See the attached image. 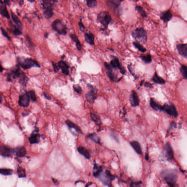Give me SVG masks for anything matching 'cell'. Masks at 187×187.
<instances>
[{"mask_svg":"<svg viewBox=\"0 0 187 187\" xmlns=\"http://www.w3.org/2000/svg\"><path fill=\"white\" fill-rule=\"evenodd\" d=\"M161 176L169 187H176L178 173L176 170H166L161 173Z\"/></svg>","mask_w":187,"mask_h":187,"instance_id":"cell-1","label":"cell"},{"mask_svg":"<svg viewBox=\"0 0 187 187\" xmlns=\"http://www.w3.org/2000/svg\"><path fill=\"white\" fill-rule=\"evenodd\" d=\"M18 65L24 70L29 69L33 67L40 68L41 66L37 61L31 58H25L23 57L18 56L16 58Z\"/></svg>","mask_w":187,"mask_h":187,"instance_id":"cell-2","label":"cell"},{"mask_svg":"<svg viewBox=\"0 0 187 187\" xmlns=\"http://www.w3.org/2000/svg\"><path fill=\"white\" fill-rule=\"evenodd\" d=\"M132 36L136 41L145 44L147 41V33L144 28L140 27L132 31Z\"/></svg>","mask_w":187,"mask_h":187,"instance_id":"cell-3","label":"cell"},{"mask_svg":"<svg viewBox=\"0 0 187 187\" xmlns=\"http://www.w3.org/2000/svg\"><path fill=\"white\" fill-rule=\"evenodd\" d=\"M97 20L98 23H101L104 26L101 29L102 31L107 30L108 29L109 24L112 21L111 16L108 12L102 11L98 13L97 16Z\"/></svg>","mask_w":187,"mask_h":187,"instance_id":"cell-4","label":"cell"},{"mask_svg":"<svg viewBox=\"0 0 187 187\" xmlns=\"http://www.w3.org/2000/svg\"><path fill=\"white\" fill-rule=\"evenodd\" d=\"M52 29L60 35H66L67 29L66 26L59 19H56L52 22Z\"/></svg>","mask_w":187,"mask_h":187,"instance_id":"cell-5","label":"cell"},{"mask_svg":"<svg viewBox=\"0 0 187 187\" xmlns=\"http://www.w3.org/2000/svg\"><path fill=\"white\" fill-rule=\"evenodd\" d=\"M22 72L18 64L9 70L7 75V80L10 82L12 81L13 79L19 78Z\"/></svg>","mask_w":187,"mask_h":187,"instance_id":"cell-6","label":"cell"},{"mask_svg":"<svg viewBox=\"0 0 187 187\" xmlns=\"http://www.w3.org/2000/svg\"><path fill=\"white\" fill-rule=\"evenodd\" d=\"M104 66L105 68L106 74L111 81L117 82L121 80L122 78H119L118 77L117 75L114 72L113 68L111 66L110 64H109L108 63L105 62L104 63Z\"/></svg>","mask_w":187,"mask_h":187,"instance_id":"cell-7","label":"cell"},{"mask_svg":"<svg viewBox=\"0 0 187 187\" xmlns=\"http://www.w3.org/2000/svg\"><path fill=\"white\" fill-rule=\"evenodd\" d=\"M102 173L98 176L101 181L105 185L109 187H112V181L114 179L115 176L112 175L108 170H106L104 173Z\"/></svg>","mask_w":187,"mask_h":187,"instance_id":"cell-8","label":"cell"},{"mask_svg":"<svg viewBox=\"0 0 187 187\" xmlns=\"http://www.w3.org/2000/svg\"><path fill=\"white\" fill-rule=\"evenodd\" d=\"M87 85L90 90L86 94L85 98L88 102L90 104H93L97 99L98 90L95 87L90 84H88Z\"/></svg>","mask_w":187,"mask_h":187,"instance_id":"cell-9","label":"cell"},{"mask_svg":"<svg viewBox=\"0 0 187 187\" xmlns=\"http://www.w3.org/2000/svg\"><path fill=\"white\" fill-rule=\"evenodd\" d=\"M113 58L111 61L110 65L113 69H118L121 74L124 75L126 73V70L122 65L118 58L115 56H112Z\"/></svg>","mask_w":187,"mask_h":187,"instance_id":"cell-10","label":"cell"},{"mask_svg":"<svg viewBox=\"0 0 187 187\" xmlns=\"http://www.w3.org/2000/svg\"><path fill=\"white\" fill-rule=\"evenodd\" d=\"M162 111L167 114L174 117H176L178 113L176 107L173 105L166 104L162 106Z\"/></svg>","mask_w":187,"mask_h":187,"instance_id":"cell-11","label":"cell"},{"mask_svg":"<svg viewBox=\"0 0 187 187\" xmlns=\"http://www.w3.org/2000/svg\"><path fill=\"white\" fill-rule=\"evenodd\" d=\"M130 102L131 105L133 107H137L139 105V99L138 94L134 90L132 91L130 95Z\"/></svg>","mask_w":187,"mask_h":187,"instance_id":"cell-12","label":"cell"},{"mask_svg":"<svg viewBox=\"0 0 187 187\" xmlns=\"http://www.w3.org/2000/svg\"><path fill=\"white\" fill-rule=\"evenodd\" d=\"M30 98L27 93L21 95L19 97L18 103L19 105L23 107H27L29 105Z\"/></svg>","mask_w":187,"mask_h":187,"instance_id":"cell-13","label":"cell"},{"mask_svg":"<svg viewBox=\"0 0 187 187\" xmlns=\"http://www.w3.org/2000/svg\"><path fill=\"white\" fill-rule=\"evenodd\" d=\"M173 14L170 10H166L162 12L160 15V18L161 20L164 21V23H167L171 20Z\"/></svg>","mask_w":187,"mask_h":187,"instance_id":"cell-14","label":"cell"},{"mask_svg":"<svg viewBox=\"0 0 187 187\" xmlns=\"http://www.w3.org/2000/svg\"><path fill=\"white\" fill-rule=\"evenodd\" d=\"M176 49L179 55L187 59V44H178Z\"/></svg>","mask_w":187,"mask_h":187,"instance_id":"cell-15","label":"cell"},{"mask_svg":"<svg viewBox=\"0 0 187 187\" xmlns=\"http://www.w3.org/2000/svg\"><path fill=\"white\" fill-rule=\"evenodd\" d=\"M0 153L1 156L4 157H10L13 154V149H10L7 146L2 145L1 146Z\"/></svg>","mask_w":187,"mask_h":187,"instance_id":"cell-16","label":"cell"},{"mask_svg":"<svg viewBox=\"0 0 187 187\" xmlns=\"http://www.w3.org/2000/svg\"><path fill=\"white\" fill-rule=\"evenodd\" d=\"M60 69L62 70L63 74L65 75H68L69 74V69L70 68L69 66L67 64V63L63 60L60 61L58 63Z\"/></svg>","mask_w":187,"mask_h":187,"instance_id":"cell-17","label":"cell"},{"mask_svg":"<svg viewBox=\"0 0 187 187\" xmlns=\"http://www.w3.org/2000/svg\"><path fill=\"white\" fill-rule=\"evenodd\" d=\"M0 13L1 16L6 18L7 19L10 18V16L7 10L5 3L2 1L1 2V7H0Z\"/></svg>","mask_w":187,"mask_h":187,"instance_id":"cell-18","label":"cell"},{"mask_svg":"<svg viewBox=\"0 0 187 187\" xmlns=\"http://www.w3.org/2000/svg\"><path fill=\"white\" fill-rule=\"evenodd\" d=\"M122 1H118V0L107 1V4L109 8L115 10L119 7L121 2Z\"/></svg>","mask_w":187,"mask_h":187,"instance_id":"cell-19","label":"cell"},{"mask_svg":"<svg viewBox=\"0 0 187 187\" xmlns=\"http://www.w3.org/2000/svg\"><path fill=\"white\" fill-rule=\"evenodd\" d=\"M85 41L91 46L95 45V36L92 33H86L85 34Z\"/></svg>","mask_w":187,"mask_h":187,"instance_id":"cell-20","label":"cell"},{"mask_svg":"<svg viewBox=\"0 0 187 187\" xmlns=\"http://www.w3.org/2000/svg\"><path fill=\"white\" fill-rule=\"evenodd\" d=\"M10 13H11V15L12 18V19L14 22V23H15L16 27L18 28H19L21 30H22V26H23V24L21 21L20 19L18 17V16L13 13L11 10H10Z\"/></svg>","mask_w":187,"mask_h":187,"instance_id":"cell-21","label":"cell"},{"mask_svg":"<svg viewBox=\"0 0 187 187\" xmlns=\"http://www.w3.org/2000/svg\"><path fill=\"white\" fill-rule=\"evenodd\" d=\"M165 149L167 158L170 160L173 159V156H174V154H173V149H172L171 145L169 143H166L165 146Z\"/></svg>","mask_w":187,"mask_h":187,"instance_id":"cell-22","label":"cell"},{"mask_svg":"<svg viewBox=\"0 0 187 187\" xmlns=\"http://www.w3.org/2000/svg\"><path fill=\"white\" fill-rule=\"evenodd\" d=\"M13 154H15L18 157L24 156L26 154V151L24 148L19 146L13 149Z\"/></svg>","mask_w":187,"mask_h":187,"instance_id":"cell-23","label":"cell"},{"mask_svg":"<svg viewBox=\"0 0 187 187\" xmlns=\"http://www.w3.org/2000/svg\"><path fill=\"white\" fill-rule=\"evenodd\" d=\"M90 117L92 120L95 123L96 125L100 126L102 124L101 119L100 116L96 113L93 112H91Z\"/></svg>","mask_w":187,"mask_h":187,"instance_id":"cell-24","label":"cell"},{"mask_svg":"<svg viewBox=\"0 0 187 187\" xmlns=\"http://www.w3.org/2000/svg\"><path fill=\"white\" fill-rule=\"evenodd\" d=\"M130 144L137 154L140 155L141 154L142 152L141 147L140 143L138 141H133L130 143Z\"/></svg>","mask_w":187,"mask_h":187,"instance_id":"cell-25","label":"cell"},{"mask_svg":"<svg viewBox=\"0 0 187 187\" xmlns=\"http://www.w3.org/2000/svg\"><path fill=\"white\" fill-rule=\"evenodd\" d=\"M78 151L79 153L87 159L90 158V154L87 149L83 146H79L78 148Z\"/></svg>","mask_w":187,"mask_h":187,"instance_id":"cell-26","label":"cell"},{"mask_svg":"<svg viewBox=\"0 0 187 187\" xmlns=\"http://www.w3.org/2000/svg\"><path fill=\"white\" fill-rule=\"evenodd\" d=\"M53 7H48L43 12V15L47 19L50 18L54 14Z\"/></svg>","mask_w":187,"mask_h":187,"instance_id":"cell-27","label":"cell"},{"mask_svg":"<svg viewBox=\"0 0 187 187\" xmlns=\"http://www.w3.org/2000/svg\"><path fill=\"white\" fill-rule=\"evenodd\" d=\"M103 171L102 167L95 164H94L93 169V175L95 177H98Z\"/></svg>","mask_w":187,"mask_h":187,"instance_id":"cell-28","label":"cell"},{"mask_svg":"<svg viewBox=\"0 0 187 187\" xmlns=\"http://www.w3.org/2000/svg\"><path fill=\"white\" fill-rule=\"evenodd\" d=\"M150 105L151 107L154 110L162 111V106L158 104L153 98L150 99Z\"/></svg>","mask_w":187,"mask_h":187,"instance_id":"cell-29","label":"cell"},{"mask_svg":"<svg viewBox=\"0 0 187 187\" xmlns=\"http://www.w3.org/2000/svg\"><path fill=\"white\" fill-rule=\"evenodd\" d=\"M70 37L72 39V40L76 43V47H77L78 50L79 51L81 50L82 49V46L81 43L79 41L78 37L75 34H70Z\"/></svg>","mask_w":187,"mask_h":187,"instance_id":"cell-30","label":"cell"},{"mask_svg":"<svg viewBox=\"0 0 187 187\" xmlns=\"http://www.w3.org/2000/svg\"><path fill=\"white\" fill-rule=\"evenodd\" d=\"M58 2L56 1H49V0H44L43 1V3L41 4L42 7L43 9L44 10L48 7H53L55 3Z\"/></svg>","mask_w":187,"mask_h":187,"instance_id":"cell-31","label":"cell"},{"mask_svg":"<svg viewBox=\"0 0 187 187\" xmlns=\"http://www.w3.org/2000/svg\"><path fill=\"white\" fill-rule=\"evenodd\" d=\"M152 80L155 83L158 84L163 85L166 83L165 80L159 76L156 73H155L154 74L152 78Z\"/></svg>","mask_w":187,"mask_h":187,"instance_id":"cell-32","label":"cell"},{"mask_svg":"<svg viewBox=\"0 0 187 187\" xmlns=\"http://www.w3.org/2000/svg\"><path fill=\"white\" fill-rule=\"evenodd\" d=\"M87 137L97 144L101 145V139L96 133H93L88 134Z\"/></svg>","mask_w":187,"mask_h":187,"instance_id":"cell-33","label":"cell"},{"mask_svg":"<svg viewBox=\"0 0 187 187\" xmlns=\"http://www.w3.org/2000/svg\"><path fill=\"white\" fill-rule=\"evenodd\" d=\"M30 143L31 144L38 143L40 141V135L38 134H32L29 138Z\"/></svg>","mask_w":187,"mask_h":187,"instance_id":"cell-34","label":"cell"},{"mask_svg":"<svg viewBox=\"0 0 187 187\" xmlns=\"http://www.w3.org/2000/svg\"><path fill=\"white\" fill-rule=\"evenodd\" d=\"M140 58L145 63L149 64L152 62L151 56L149 53L145 55H141Z\"/></svg>","mask_w":187,"mask_h":187,"instance_id":"cell-35","label":"cell"},{"mask_svg":"<svg viewBox=\"0 0 187 187\" xmlns=\"http://www.w3.org/2000/svg\"><path fill=\"white\" fill-rule=\"evenodd\" d=\"M65 123H66L67 125L70 128L74 129L77 132L80 133V134H82V132L81 130L79 128V127L77 125H75V124L73 123V122H71V121L67 120L66 121Z\"/></svg>","mask_w":187,"mask_h":187,"instance_id":"cell-36","label":"cell"},{"mask_svg":"<svg viewBox=\"0 0 187 187\" xmlns=\"http://www.w3.org/2000/svg\"><path fill=\"white\" fill-rule=\"evenodd\" d=\"M132 44L136 48L142 53H144L146 51V48L144 47L142 45L140 44V43L138 42L134 41L132 43Z\"/></svg>","mask_w":187,"mask_h":187,"instance_id":"cell-37","label":"cell"},{"mask_svg":"<svg viewBox=\"0 0 187 187\" xmlns=\"http://www.w3.org/2000/svg\"><path fill=\"white\" fill-rule=\"evenodd\" d=\"M135 10L137 11L142 17L143 18L147 17V14H146L143 7L140 6H137L135 7Z\"/></svg>","mask_w":187,"mask_h":187,"instance_id":"cell-38","label":"cell"},{"mask_svg":"<svg viewBox=\"0 0 187 187\" xmlns=\"http://www.w3.org/2000/svg\"><path fill=\"white\" fill-rule=\"evenodd\" d=\"M12 27L10 29V30L13 34L15 36H19L22 34V33L21 30L19 29L17 27L13 25L12 24Z\"/></svg>","mask_w":187,"mask_h":187,"instance_id":"cell-39","label":"cell"},{"mask_svg":"<svg viewBox=\"0 0 187 187\" xmlns=\"http://www.w3.org/2000/svg\"><path fill=\"white\" fill-rule=\"evenodd\" d=\"M19 81L20 83L24 85H26L27 83L28 78L25 75L24 73L22 72L21 74L19 77Z\"/></svg>","mask_w":187,"mask_h":187,"instance_id":"cell-40","label":"cell"},{"mask_svg":"<svg viewBox=\"0 0 187 187\" xmlns=\"http://www.w3.org/2000/svg\"><path fill=\"white\" fill-rule=\"evenodd\" d=\"M17 173L18 176L19 178H24L26 177V171L22 167H19L17 169Z\"/></svg>","mask_w":187,"mask_h":187,"instance_id":"cell-41","label":"cell"},{"mask_svg":"<svg viewBox=\"0 0 187 187\" xmlns=\"http://www.w3.org/2000/svg\"><path fill=\"white\" fill-rule=\"evenodd\" d=\"M180 70L184 78L187 79V66L184 65H181Z\"/></svg>","mask_w":187,"mask_h":187,"instance_id":"cell-42","label":"cell"},{"mask_svg":"<svg viewBox=\"0 0 187 187\" xmlns=\"http://www.w3.org/2000/svg\"><path fill=\"white\" fill-rule=\"evenodd\" d=\"M87 5L89 8H92L96 6L97 1L96 0H87Z\"/></svg>","mask_w":187,"mask_h":187,"instance_id":"cell-43","label":"cell"},{"mask_svg":"<svg viewBox=\"0 0 187 187\" xmlns=\"http://www.w3.org/2000/svg\"><path fill=\"white\" fill-rule=\"evenodd\" d=\"M13 171L10 169H1V174L4 176H9L13 174Z\"/></svg>","mask_w":187,"mask_h":187,"instance_id":"cell-44","label":"cell"},{"mask_svg":"<svg viewBox=\"0 0 187 187\" xmlns=\"http://www.w3.org/2000/svg\"><path fill=\"white\" fill-rule=\"evenodd\" d=\"M73 89L75 92L79 94H81L82 92V89L80 85H73Z\"/></svg>","mask_w":187,"mask_h":187,"instance_id":"cell-45","label":"cell"},{"mask_svg":"<svg viewBox=\"0 0 187 187\" xmlns=\"http://www.w3.org/2000/svg\"><path fill=\"white\" fill-rule=\"evenodd\" d=\"M30 98H31V100L33 101H35L36 100V97L35 95V93L33 91H30L29 92H27Z\"/></svg>","mask_w":187,"mask_h":187,"instance_id":"cell-46","label":"cell"},{"mask_svg":"<svg viewBox=\"0 0 187 187\" xmlns=\"http://www.w3.org/2000/svg\"><path fill=\"white\" fill-rule=\"evenodd\" d=\"M1 33H2L3 36L6 37V38H7V40H10V37L4 28L2 27H1Z\"/></svg>","mask_w":187,"mask_h":187,"instance_id":"cell-47","label":"cell"},{"mask_svg":"<svg viewBox=\"0 0 187 187\" xmlns=\"http://www.w3.org/2000/svg\"><path fill=\"white\" fill-rule=\"evenodd\" d=\"M132 64H129V65H128V68L129 70V71L130 73H131V74L133 76H134V78H135V79L138 78V77H137V75H136L135 74H134V72H133L132 67Z\"/></svg>","mask_w":187,"mask_h":187,"instance_id":"cell-48","label":"cell"},{"mask_svg":"<svg viewBox=\"0 0 187 187\" xmlns=\"http://www.w3.org/2000/svg\"><path fill=\"white\" fill-rule=\"evenodd\" d=\"M52 65H53L54 71L55 73H57L59 71L60 69L59 68V65L58 63H56L54 62H52Z\"/></svg>","mask_w":187,"mask_h":187,"instance_id":"cell-49","label":"cell"},{"mask_svg":"<svg viewBox=\"0 0 187 187\" xmlns=\"http://www.w3.org/2000/svg\"><path fill=\"white\" fill-rule=\"evenodd\" d=\"M78 25L80 30L81 31H82V32H84L86 28H85L84 25L83 23H82V19H80V21L79 22Z\"/></svg>","mask_w":187,"mask_h":187,"instance_id":"cell-50","label":"cell"},{"mask_svg":"<svg viewBox=\"0 0 187 187\" xmlns=\"http://www.w3.org/2000/svg\"><path fill=\"white\" fill-rule=\"evenodd\" d=\"M142 183L141 182H133L130 185V187H140V185Z\"/></svg>","mask_w":187,"mask_h":187,"instance_id":"cell-51","label":"cell"},{"mask_svg":"<svg viewBox=\"0 0 187 187\" xmlns=\"http://www.w3.org/2000/svg\"><path fill=\"white\" fill-rule=\"evenodd\" d=\"M110 135L115 141L117 142H119V139L118 138L117 134L116 133L114 132H112L110 133Z\"/></svg>","mask_w":187,"mask_h":187,"instance_id":"cell-52","label":"cell"},{"mask_svg":"<svg viewBox=\"0 0 187 187\" xmlns=\"http://www.w3.org/2000/svg\"><path fill=\"white\" fill-rule=\"evenodd\" d=\"M176 124L174 122H171V123L170 124V125L169 127V128L168 129V131H171V130L173 129V128H174L176 127Z\"/></svg>","mask_w":187,"mask_h":187,"instance_id":"cell-53","label":"cell"},{"mask_svg":"<svg viewBox=\"0 0 187 187\" xmlns=\"http://www.w3.org/2000/svg\"><path fill=\"white\" fill-rule=\"evenodd\" d=\"M26 39L27 40L28 43H29V44H30V45L31 46V47H33V44L32 41H31V38L29 36L26 35Z\"/></svg>","mask_w":187,"mask_h":187,"instance_id":"cell-54","label":"cell"},{"mask_svg":"<svg viewBox=\"0 0 187 187\" xmlns=\"http://www.w3.org/2000/svg\"><path fill=\"white\" fill-rule=\"evenodd\" d=\"M44 95L46 98L48 100H50L51 99V97L49 94L47 92H44Z\"/></svg>","mask_w":187,"mask_h":187,"instance_id":"cell-55","label":"cell"},{"mask_svg":"<svg viewBox=\"0 0 187 187\" xmlns=\"http://www.w3.org/2000/svg\"><path fill=\"white\" fill-rule=\"evenodd\" d=\"M144 86L147 87H151L152 85L151 83H149V82H146L144 84Z\"/></svg>","mask_w":187,"mask_h":187,"instance_id":"cell-56","label":"cell"},{"mask_svg":"<svg viewBox=\"0 0 187 187\" xmlns=\"http://www.w3.org/2000/svg\"><path fill=\"white\" fill-rule=\"evenodd\" d=\"M10 1H4V2L6 4H7L9 6L10 5Z\"/></svg>","mask_w":187,"mask_h":187,"instance_id":"cell-57","label":"cell"},{"mask_svg":"<svg viewBox=\"0 0 187 187\" xmlns=\"http://www.w3.org/2000/svg\"><path fill=\"white\" fill-rule=\"evenodd\" d=\"M18 1V4L20 6H22L23 4L24 1Z\"/></svg>","mask_w":187,"mask_h":187,"instance_id":"cell-58","label":"cell"},{"mask_svg":"<svg viewBox=\"0 0 187 187\" xmlns=\"http://www.w3.org/2000/svg\"><path fill=\"white\" fill-rule=\"evenodd\" d=\"M49 33L46 32L44 34V37L46 38H48V36Z\"/></svg>","mask_w":187,"mask_h":187,"instance_id":"cell-59","label":"cell"},{"mask_svg":"<svg viewBox=\"0 0 187 187\" xmlns=\"http://www.w3.org/2000/svg\"><path fill=\"white\" fill-rule=\"evenodd\" d=\"M52 181H53L55 183L57 184L58 181L56 180V179H53V178H52Z\"/></svg>","mask_w":187,"mask_h":187,"instance_id":"cell-60","label":"cell"},{"mask_svg":"<svg viewBox=\"0 0 187 187\" xmlns=\"http://www.w3.org/2000/svg\"><path fill=\"white\" fill-rule=\"evenodd\" d=\"M145 158H146V160H149V156H148V155H146V156H145Z\"/></svg>","mask_w":187,"mask_h":187,"instance_id":"cell-61","label":"cell"},{"mask_svg":"<svg viewBox=\"0 0 187 187\" xmlns=\"http://www.w3.org/2000/svg\"><path fill=\"white\" fill-rule=\"evenodd\" d=\"M3 70V67H2V66L1 65V73L2 72Z\"/></svg>","mask_w":187,"mask_h":187,"instance_id":"cell-62","label":"cell"},{"mask_svg":"<svg viewBox=\"0 0 187 187\" xmlns=\"http://www.w3.org/2000/svg\"><path fill=\"white\" fill-rule=\"evenodd\" d=\"M29 1V2H30L31 3L33 2H34V1Z\"/></svg>","mask_w":187,"mask_h":187,"instance_id":"cell-63","label":"cell"}]
</instances>
